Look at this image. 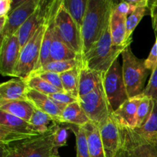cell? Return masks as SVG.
Returning a JSON list of instances; mask_svg holds the SVG:
<instances>
[{"instance_id": "1", "label": "cell", "mask_w": 157, "mask_h": 157, "mask_svg": "<svg viewBox=\"0 0 157 157\" xmlns=\"http://www.w3.org/2000/svg\"><path fill=\"white\" fill-rule=\"evenodd\" d=\"M113 2L110 0H88L81 28L82 55L88 52L99 41L110 24Z\"/></svg>"}, {"instance_id": "2", "label": "cell", "mask_w": 157, "mask_h": 157, "mask_svg": "<svg viewBox=\"0 0 157 157\" xmlns=\"http://www.w3.org/2000/svg\"><path fill=\"white\" fill-rule=\"evenodd\" d=\"M129 45L130 43L121 46L113 44L109 24L99 41L88 52L81 56V64L89 69L105 74Z\"/></svg>"}, {"instance_id": "3", "label": "cell", "mask_w": 157, "mask_h": 157, "mask_svg": "<svg viewBox=\"0 0 157 157\" xmlns=\"http://www.w3.org/2000/svg\"><path fill=\"white\" fill-rule=\"evenodd\" d=\"M121 55L123 78L128 98H131L141 94L144 91L148 70L146 67L145 60L135 56L130 45L124 49Z\"/></svg>"}, {"instance_id": "4", "label": "cell", "mask_w": 157, "mask_h": 157, "mask_svg": "<svg viewBox=\"0 0 157 157\" xmlns=\"http://www.w3.org/2000/svg\"><path fill=\"white\" fill-rule=\"evenodd\" d=\"M40 136L29 122L0 110L1 145L18 144Z\"/></svg>"}, {"instance_id": "5", "label": "cell", "mask_w": 157, "mask_h": 157, "mask_svg": "<svg viewBox=\"0 0 157 157\" xmlns=\"http://www.w3.org/2000/svg\"><path fill=\"white\" fill-rule=\"evenodd\" d=\"M121 147L116 157H157V137L138 136L131 129H121Z\"/></svg>"}, {"instance_id": "6", "label": "cell", "mask_w": 157, "mask_h": 157, "mask_svg": "<svg viewBox=\"0 0 157 157\" xmlns=\"http://www.w3.org/2000/svg\"><path fill=\"white\" fill-rule=\"evenodd\" d=\"M55 30L64 44H67L78 55H82L83 42L81 31L63 6L62 0L55 14Z\"/></svg>"}, {"instance_id": "7", "label": "cell", "mask_w": 157, "mask_h": 157, "mask_svg": "<svg viewBox=\"0 0 157 157\" xmlns=\"http://www.w3.org/2000/svg\"><path fill=\"white\" fill-rule=\"evenodd\" d=\"M78 102L90 122L98 127L105 123L112 114L103 82L88 94L78 98Z\"/></svg>"}, {"instance_id": "8", "label": "cell", "mask_w": 157, "mask_h": 157, "mask_svg": "<svg viewBox=\"0 0 157 157\" xmlns=\"http://www.w3.org/2000/svg\"><path fill=\"white\" fill-rule=\"evenodd\" d=\"M46 26L47 25L45 21L21 48L19 61L17 64L14 77L25 79L32 72L36 70L39 61L41 43Z\"/></svg>"}, {"instance_id": "9", "label": "cell", "mask_w": 157, "mask_h": 157, "mask_svg": "<svg viewBox=\"0 0 157 157\" xmlns=\"http://www.w3.org/2000/svg\"><path fill=\"white\" fill-rule=\"evenodd\" d=\"M102 82L113 113L129 99L123 78L122 66L118 60L113 62L105 74H103Z\"/></svg>"}, {"instance_id": "10", "label": "cell", "mask_w": 157, "mask_h": 157, "mask_svg": "<svg viewBox=\"0 0 157 157\" xmlns=\"http://www.w3.org/2000/svg\"><path fill=\"white\" fill-rule=\"evenodd\" d=\"M58 125L45 134L14 144L20 150L22 157H52L58 153L54 146V134Z\"/></svg>"}, {"instance_id": "11", "label": "cell", "mask_w": 157, "mask_h": 157, "mask_svg": "<svg viewBox=\"0 0 157 157\" xmlns=\"http://www.w3.org/2000/svg\"><path fill=\"white\" fill-rule=\"evenodd\" d=\"M40 3V0H24L18 1L8 14L1 39L5 37L11 36L16 34L28 18L35 12Z\"/></svg>"}, {"instance_id": "12", "label": "cell", "mask_w": 157, "mask_h": 157, "mask_svg": "<svg viewBox=\"0 0 157 157\" xmlns=\"http://www.w3.org/2000/svg\"><path fill=\"white\" fill-rule=\"evenodd\" d=\"M21 45L18 34L1 39L0 72L3 76L14 77L21 54Z\"/></svg>"}, {"instance_id": "13", "label": "cell", "mask_w": 157, "mask_h": 157, "mask_svg": "<svg viewBox=\"0 0 157 157\" xmlns=\"http://www.w3.org/2000/svg\"><path fill=\"white\" fill-rule=\"evenodd\" d=\"M52 1L40 0L38 8L33 14L27 19L17 32L21 48H22L30 38L35 35L36 31L44 24L48 15Z\"/></svg>"}, {"instance_id": "14", "label": "cell", "mask_w": 157, "mask_h": 157, "mask_svg": "<svg viewBox=\"0 0 157 157\" xmlns=\"http://www.w3.org/2000/svg\"><path fill=\"white\" fill-rule=\"evenodd\" d=\"M99 129L106 157H116L121 147V135L112 116L99 126Z\"/></svg>"}, {"instance_id": "15", "label": "cell", "mask_w": 157, "mask_h": 157, "mask_svg": "<svg viewBox=\"0 0 157 157\" xmlns=\"http://www.w3.org/2000/svg\"><path fill=\"white\" fill-rule=\"evenodd\" d=\"M144 95H137L129 98L111 114L116 124L121 129H134L136 127V113Z\"/></svg>"}, {"instance_id": "16", "label": "cell", "mask_w": 157, "mask_h": 157, "mask_svg": "<svg viewBox=\"0 0 157 157\" xmlns=\"http://www.w3.org/2000/svg\"><path fill=\"white\" fill-rule=\"evenodd\" d=\"M26 81L21 78H12L0 85V104L13 101L27 100Z\"/></svg>"}, {"instance_id": "17", "label": "cell", "mask_w": 157, "mask_h": 157, "mask_svg": "<svg viewBox=\"0 0 157 157\" xmlns=\"http://www.w3.org/2000/svg\"><path fill=\"white\" fill-rule=\"evenodd\" d=\"M27 100L33 105L37 110H39L44 113H48L58 121L61 125V114L62 110L50 99L48 95L36 91L29 88L27 91Z\"/></svg>"}, {"instance_id": "18", "label": "cell", "mask_w": 157, "mask_h": 157, "mask_svg": "<svg viewBox=\"0 0 157 157\" xmlns=\"http://www.w3.org/2000/svg\"><path fill=\"white\" fill-rule=\"evenodd\" d=\"M103 74L96 71L91 70L83 65L81 62L79 71V87L78 93L79 98L88 94L93 91L101 82Z\"/></svg>"}, {"instance_id": "19", "label": "cell", "mask_w": 157, "mask_h": 157, "mask_svg": "<svg viewBox=\"0 0 157 157\" xmlns=\"http://www.w3.org/2000/svg\"><path fill=\"white\" fill-rule=\"evenodd\" d=\"M127 16L121 15L113 7L110 20V32L114 45L121 46L132 42L126 41L127 35Z\"/></svg>"}, {"instance_id": "20", "label": "cell", "mask_w": 157, "mask_h": 157, "mask_svg": "<svg viewBox=\"0 0 157 157\" xmlns=\"http://www.w3.org/2000/svg\"><path fill=\"white\" fill-rule=\"evenodd\" d=\"M0 110L29 122L35 107L28 100L13 101L0 104Z\"/></svg>"}, {"instance_id": "21", "label": "cell", "mask_w": 157, "mask_h": 157, "mask_svg": "<svg viewBox=\"0 0 157 157\" xmlns=\"http://www.w3.org/2000/svg\"><path fill=\"white\" fill-rule=\"evenodd\" d=\"M81 55H78L74 51H72L67 44H64V41L57 35L55 28H54L53 39H52V44L51 47L49 62L69 61V60L77 59Z\"/></svg>"}, {"instance_id": "22", "label": "cell", "mask_w": 157, "mask_h": 157, "mask_svg": "<svg viewBox=\"0 0 157 157\" xmlns=\"http://www.w3.org/2000/svg\"><path fill=\"white\" fill-rule=\"evenodd\" d=\"M84 128L87 134L90 157H106L99 127L90 121L84 126Z\"/></svg>"}, {"instance_id": "23", "label": "cell", "mask_w": 157, "mask_h": 157, "mask_svg": "<svg viewBox=\"0 0 157 157\" xmlns=\"http://www.w3.org/2000/svg\"><path fill=\"white\" fill-rule=\"evenodd\" d=\"M61 124H71L77 127H84L90 122L78 101L69 104L64 108L61 114Z\"/></svg>"}, {"instance_id": "24", "label": "cell", "mask_w": 157, "mask_h": 157, "mask_svg": "<svg viewBox=\"0 0 157 157\" xmlns=\"http://www.w3.org/2000/svg\"><path fill=\"white\" fill-rule=\"evenodd\" d=\"M29 123L34 130L41 135L48 133L58 124H60L58 120L55 117L35 108Z\"/></svg>"}, {"instance_id": "25", "label": "cell", "mask_w": 157, "mask_h": 157, "mask_svg": "<svg viewBox=\"0 0 157 157\" xmlns=\"http://www.w3.org/2000/svg\"><path fill=\"white\" fill-rule=\"evenodd\" d=\"M81 62L73 69L60 74L64 91L78 99L79 98L78 87H79V71Z\"/></svg>"}, {"instance_id": "26", "label": "cell", "mask_w": 157, "mask_h": 157, "mask_svg": "<svg viewBox=\"0 0 157 157\" xmlns=\"http://www.w3.org/2000/svg\"><path fill=\"white\" fill-rule=\"evenodd\" d=\"M88 0H62V4L81 31Z\"/></svg>"}, {"instance_id": "27", "label": "cell", "mask_w": 157, "mask_h": 157, "mask_svg": "<svg viewBox=\"0 0 157 157\" xmlns=\"http://www.w3.org/2000/svg\"><path fill=\"white\" fill-rule=\"evenodd\" d=\"M81 56H80L77 59L69 60V61H52V62H49L48 64H46L45 65L41 67L38 70L35 71L32 74H37L44 71H52L60 75V74L64 73V72L67 71H69L71 69H73L74 67H77L80 64V62H81Z\"/></svg>"}, {"instance_id": "28", "label": "cell", "mask_w": 157, "mask_h": 157, "mask_svg": "<svg viewBox=\"0 0 157 157\" xmlns=\"http://www.w3.org/2000/svg\"><path fill=\"white\" fill-rule=\"evenodd\" d=\"M64 124L67 125L69 130H71L76 136L77 157H90L87 134L84 127H77L67 124Z\"/></svg>"}, {"instance_id": "29", "label": "cell", "mask_w": 157, "mask_h": 157, "mask_svg": "<svg viewBox=\"0 0 157 157\" xmlns=\"http://www.w3.org/2000/svg\"><path fill=\"white\" fill-rule=\"evenodd\" d=\"M138 136L145 138L157 137V101H154V107L147 122L140 127L131 129Z\"/></svg>"}, {"instance_id": "30", "label": "cell", "mask_w": 157, "mask_h": 157, "mask_svg": "<svg viewBox=\"0 0 157 157\" xmlns=\"http://www.w3.org/2000/svg\"><path fill=\"white\" fill-rule=\"evenodd\" d=\"M25 81H26L29 88L35 90L44 94L50 95L52 94L58 93V92H63L61 90L54 87L53 85L37 75H30L27 78H25Z\"/></svg>"}, {"instance_id": "31", "label": "cell", "mask_w": 157, "mask_h": 157, "mask_svg": "<svg viewBox=\"0 0 157 157\" xmlns=\"http://www.w3.org/2000/svg\"><path fill=\"white\" fill-rule=\"evenodd\" d=\"M154 107V101L149 97L144 96L139 104L136 113V127H140L147 122Z\"/></svg>"}, {"instance_id": "32", "label": "cell", "mask_w": 157, "mask_h": 157, "mask_svg": "<svg viewBox=\"0 0 157 157\" xmlns=\"http://www.w3.org/2000/svg\"><path fill=\"white\" fill-rule=\"evenodd\" d=\"M147 7H139L128 15L127 18V35H126V41H129L132 39L131 35L133 31L138 25L140 21L142 20L145 15L150 14L147 12Z\"/></svg>"}, {"instance_id": "33", "label": "cell", "mask_w": 157, "mask_h": 157, "mask_svg": "<svg viewBox=\"0 0 157 157\" xmlns=\"http://www.w3.org/2000/svg\"><path fill=\"white\" fill-rule=\"evenodd\" d=\"M48 97L62 111L67 105L78 101V98L71 96L64 91L48 95Z\"/></svg>"}, {"instance_id": "34", "label": "cell", "mask_w": 157, "mask_h": 157, "mask_svg": "<svg viewBox=\"0 0 157 157\" xmlns=\"http://www.w3.org/2000/svg\"><path fill=\"white\" fill-rule=\"evenodd\" d=\"M68 127L66 124L58 125L54 134V146L58 150L59 147H62L67 145V139L68 136L67 130Z\"/></svg>"}, {"instance_id": "35", "label": "cell", "mask_w": 157, "mask_h": 157, "mask_svg": "<svg viewBox=\"0 0 157 157\" xmlns=\"http://www.w3.org/2000/svg\"><path fill=\"white\" fill-rule=\"evenodd\" d=\"M142 94L149 97L153 99V101H157V66L152 71L148 84L142 92Z\"/></svg>"}, {"instance_id": "36", "label": "cell", "mask_w": 157, "mask_h": 157, "mask_svg": "<svg viewBox=\"0 0 157 157\" xmlns=\"http://www.w3.org/2000/svg\"><path fill=\"white\" fill-rule=\"evenodd\" d=\"M30 75H37V76H39L40 78H42L43 80L46 81L47 82H48L49 84L53 85L54 87H57V88L60 89L62 91H64L62 83H61V76H60L59 74H57L52 71H44L37 74H32Z\"/></svg>"}, {"instance_id": "37", "label": "cell", "mask_w": 157, "mask_h": 157, "mask_svg": "<svg viewBox=\"0 0 157 157\" xmlns=\"http://www.w3.org/2000/svg\"><path fill=\"white\" fill-rule=\"evenodd\" d=\"M156 42L152 48V50L149 55L148 58L145 60V65L147 70L153 71L157 66V33Z\"/></svg>"}, {"instance_id": "38", "label": "cell", "mask_w": 157, "mask_h": 157, "mask_svg": "<svg viewBox=\"0 0 157 157\" xmlns=\"http://www.w3.org/2000/svg\"><path fill=\"white\" fill-rule=\"evenodd\" d=\"M2 157H22L21 153L15 144L1 145Z\"/></svg>"}, {"instance_id": "39", "label": "cell", "mask_w": 157, "mask_h": 157, "mask_svg": "<svg viewBox=\"0 0 157 157\" xmlns=\"http://www.w3.org/2000/svg\"><path fill=\"white\" fill-rule=\"evenodd\" d=\"M113 9L121 15L128 17L130 14V6L127 1H122L117 3L113 2Z\"/></svg>"}, {"instance_id": "40", "label": "cell", "mask_w": 157, "mask_h": 157, "mask_svg": "<svg viewBox=\"0 0 157 157\" xmlns=\"http://www.w3.org/2000/svg\"><path fill=\"white\" fill-rule=\"evenodd\" d=\"M150 9V15L152 18L153 28L154 29L155 33H157V0L153 1L150 3L149 7Z\"/></svg>"}, {"instance_id": "41", "label": "cell", "mask_w": 157, "mask_h": 157, "mask_svg": "<svg viewBox=\"0 0 157 157\" xmlns=\"http://www.w3.org/2000/svg\"><path fill=\"white\" fill-rule=\"evenodd\" d=\"M14 2L12 0H1L0 1V16H6L12 10V5Z\"/></svg>"}, {"instance_id": "42", "label": "cell", "mask_w": 157, "mask_h": 157, "mask_svg": "<svg viewBox=\"0 0 157 157\" xmlns=\"http://www.w3.org/2000/svg\"><path fill=\"white\" fill-rule=\"evenodd\" d=\"M6 19H7V15L6 16H0V34L3 32V29L6 25Z\"/></svg>"}, {"instance_id": "43", "label": "cell", "mask_w": 157, "mask_h": 157, "mask_svg": "<svg viewBox=\"0 0 157 157\" xmlns=\"http://www.w3.org/2000/svg\"><path fill=\"white\" fill-rule=\"evenodd\" d=\"M52 157H61V156H60L59 155H58V153H56V154L54 155V156H52Z\"/></svg>"}]
</instances>
